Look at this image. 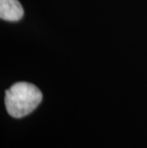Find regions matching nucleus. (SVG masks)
I'll return each instance as SVG.
<instances>
[{
	"label": "nucleus",
	"mask_w": 147,
	"mask_h": 148,
	"mask_svg": "<svg viewBox=\"0 0 147 148\" xmlns=\"http://www.w3.org/2000/svg\"><path fill=\"white\" fill-rule=\"evenodd\" d=\"M42 100V93L36 85L17 82L6 91L5 104L8 113L14 118H23L31 114Z\"/></svg>",
	"instance_id": "nucleus-1"
},
{
	"label": "nucleus",
	"mask_w": 147,
	"mask_h": 148,
	"mask_svg": "<svg viewBox=\"0 0 147 148\" xmlns=\"http://www.w3.org/2000/svg\"><path fill=\"white\" fill-rule=\"evenodd\" d=\"M24 11L18 0H0V17L6 21H18Z\"/></svg>",
	"instance_id": "nucleus-2"
}]
</instances>
